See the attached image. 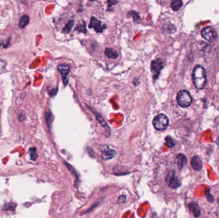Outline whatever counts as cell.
<instances>
[{"instance_id":"obj_16","label":"cell","mask_w":219,"mask_h":218,"mask_svg":"<svg viewBox=\"0 0 219 218\" xmlns=\"http://www.w3.org/2000/svg\"><path fill=\"white\" fill-rule=\"evenodd\" d=\"M29 20L30 19L28 15H23L20 19V22H19V27H20L21 29H23V28H24L28 24V23H29Z\"/></svg>"},{"instance_id":"obj_5","label":"cell","mask_w":219,"mask_h":218,"mask_svg":"<svg viewBox=\"0 0 219 218\" xmlns=\"http://www.w3.org/2000/svg\"><path fill=\"white\" fill-rule=\"evenodd\" d=\"M164 67V63L160 58L153 60L151 65V71L154 79H156L160 74V71Z\"/></svg>"},{"instance_id":"obj_23","label":"cell","mask_w":219,"mask_h":218,"mask_svg":"<svg viewBox=\"0 0 219 218\" xmlns=\"http://www.w3.org/2000/svg\"><path fill=\"white\" fill-rule=\"evenodd\" d=\"M126 196L125 195H122V196H120L117 202H118L119 203H125L126 202Z\"/></svg>"},{"instance_id":"obj_8","label":"cell","mask_w":219,"mask_h":218,"mask_svg":"<svg viewBox=\"0 0 219 218\" xmlns=\"http://www.w3.org/2000/svg\"><path fill=\"white\" fill-rule=\"evenodd\" d=\"M58 69L62 75L63 82L66 86L67 84L68 83V79H67V76H68V74L70 72L71 67H69V65L67 64H60L58 66Z\"/></svg>"},{"instance_id":"obj_6","label":"cell","mask_w":219,"mask_h":218,"mask_svg":"<svg viewBox=\"0 0 219 218\" xmlns=\"http://www.w3.org/2000/svg\"><path fill=\"white\" fill-rule=\"evenodd\" d=\"M201 35L206 41L208 42L213 41L218 36L217 32L212 26H207L203 28L201 31Z\"/></svg>"},{"instance_id":"obj_9","label":"cell","mask_w":219,"mask_h":218,"mask_svg":"<svg viewBox=\"0 0 219 218\" xmlns=\"http://www.w3.org/2000/svg\"><path fill=\"white\" fill-rule=\"evenodd\" d=\"M117 155L116 150L110 148L108 147L105 146L103 147L101 152V157L103 160H109L113 158Z\"/></svg>"},{"instance_id":"obj_18","label":"cell","mask_w":219,"mask_h":218,"mask_svg":"<svg viewBox=\"0 0 219 218\" xmlns=\"http://www.w3.org/2000/svg\"><path fill=\"white\" fill-rule=\"evenodd\" d=\"M176 145V142L174 140V139L170 136H167L165 138V145L168 147L169 148H173Z\"/></svg>"},{"instance_id":"obj_10","label":"cell","mask_w":219,"mask_h":218,"mask_svg":"<svg viewBox=\"0 0 219 218\" xmlns=\"http://www.w3.org/2000/svg\"><path fill=\"white\" fill-rule=\"evenodd\" d=\"M188 209L195 217H199L201 216V211L198 203L195 202H192L188 204Z\"/></svg>"},{"instance_id":"obj_22","label":"cell","mask_w":219,"mask_h":218,"mask_svg":"<svg viewBox=\"0 0 219 218\" xmlns=\"http://www.w3.org/2000/svg\"><path fill=\"white\" fill-rule=\"evenodd\" d=\"M107 3L108 4V11H111L113 6L118 3V1L117 0H108Z\"/></svg>"},{"instance_id":"obj_11","label":"cell","mask_w":219,"mask_h":218,"mask_svg":"<svg viewBox=\"0 0 219 218\" xmlns=\"http://www.w3.org/2000/svg\"><path fill=\"white\" fill-rule=\"evenodd\" d=\"M176 164L179 169H182L187 164V158L184 154L180 153L177 155L175 159Z\"/></svg>"},{"instance_id":"obj_14","label":"cell","mask_w":219,"mask_h":218,"mask_svg":"<svg viewBox=\"0 0 219 218\" xmlns=\"http://www.w3.org/2000/svg\"><path fill=\"white\" fill-rule=\"evenodd\" d=\"M76 31H78L80 33H87V28H86V22L83 20H81L76 26L75 29Z\"/></svg>"},{"instance_id":"obj_1","label":"cell","mask_w":219,"mask_h":218,"mask_svg":"<svg viewBox=\"0 0 219 218\" xmlns=\"http://www.w3.org/2000/svg\"><path fill=\"white\" fill-rule=\"evenodd\" d=\"M192 79L197 90H202L205 87L207 83L206 74L202 66L197 65L194 67L192 73Z\"/></svg>"},{"instance_id":"obj_2","label":"cell","mask_w":219,"mask_h":218,"mask_svg":"<svg viewBox=\"0 0 219 218\" xmlns=\"http://www.w3.org/2000/svg\"><path fill=\"white\" fill-rule=\"evenodd\" d=\"M177 102L182 108H188L192 104V97L190 92L186 90H180L177 95Z\"/></svg>"},{"instance_id":"obj_13","label":"cell","mask_w":219,"mask_h":218,"mask_svg":"<svg viewBox=\"0 0 219 218\" xmlns=\"http://www.w3.org/2000/svg\"><path fill=\"white\" fill-rule=\"evenodd\" d=\"M104 54H105L107 57L111 59L117 58L119 56L118 53L112 48H107L105 51H104Z\"/></svg>"},{"instance_id":"obj_17","label":"cell","mask_w":219,"mask_h":218,"mask_svg":"<svg viewBox=\"0 0 219 218\" xmlns=\"http://www.w3.org/2000/svg\"><path fill=\"white\" fill-rule=\"evenodd\" d=\"M74 24V20L69 21L68 22V23L65 24V27L63 28V30H62L63 33H69L71 32V30H72V28H73Z\"/></svg>"},{"instance_id":"obj_12","label":"cell","mask_w":219,"mask_h":218,"mask_svg":"<svg viewBox=\"0 0 219 218\" xmlns=\"http://www.w3.org/2000/svg\"><path fill=\"white\" fill-rule=\"evenodd\" d=\"M190 165L195 171H201L203 166L202 160L198 156H194L192 157Z\"/></svg>"},{"instance_id":"obj_25","label":"cell","mask_w":219,"mask_h":218,"mask_svg":"<svg viewBox=\"0 0 219 218\" xmlns=\"http://www.w3.org/2000/svg\"><path fill=\"white\" fill-rule=\"evenodd\" d=\"M218 202H219V198H218Z\"/></svg>"},{"instance_id":"obj_21","label":"cell","mask_w":219,"mask_h":218,"mask_svg":"<svg viewBox=\"0 0 219 218\" xmlns=\"http://www.w3.org/2000/svg\"><path fill=\"white\" fill-rule=\"evenodd\" d=\"M30 157H31V159L32 160H35L37 157V150L35 147H33V148H30Z\"/></svg>"},{"instance_id":"obj_7","label":"cell","mask_w":219,"mask_h":218,"mask_svg":"<svg viewBox=\"0 0 219 218\" xmlns=\"http://www.w3.org/2000/svg\"><path fill=\"white\" fill-rule=\"evenodd\" d=\"M89 28H94V30L97 33H103V31L107 29V25L102 23V22L94 17H92L90 23L89 24Z\"/></svg>"},{"instance_id":"obj_19","label":"cell","mask_w":219,"mask_h":218,"mask_svg":"<svg viewBox=\"0 0 219 218\" xmlns=\"http://www.w3.org/2000/svg\"><path fill=\"white\" fill-rule=\"evenodd\" d=\"M128 15H131L133 18V20H134V21L136 22V23L139 22L140 21V19H141L138 13L137 12L135 11H131L129 12Z\"/></svg>"},{"instance_id":"obj_4","label":"cell","mask_w":219,"mask_h":218,"mask_svg":"<svg viewBox=\"0 0 219 218\" xmlns=\"http://www.w3.org/2000/svg\"><path fill=\"white\" fill-rule=\"evenodd\" d=\"M166 182L169 187L174 189L179 187L182 185L181 181L176 176V172L173 169L168 172L166 177Z\"/></svg>"},{"instance_id":"obj_3","label":"cell","mask_w":219,"mask_h":218,"mask_svg":"<svg viewBox=\"0 0 219 218\" xmlns=\"http://www.w3.org/2000/svg\"><path fill=\"white\" fill-rule=\"evenodd\" d=\"M153 124L156 130H164L169 126V120L165 115L159 114L154 118Z\"/></svg>"},{"instance_id":"obj_15","label":"cell","mask_w":219,"mask_h":218,"mask_svg":"<svg viewBox=\"0 0 219 218\" xmlns=\"http://www.w3.org/2000/svg\"><path fill=\"white\" fill-rule=\"evenodd\" d=\"M182 0H172L170 3V7L175 12L177 11L183 6Z\"/></svg>"},{"instance_id":"obj_24","label":"cell","mask_w":219,"mask_h":218,"mask_svg":"<svg viewBox=\"0 0 219 218\" xmlns=\"http://www.w3.org/2000/svg\"><path fill=\"white\" fill-rule=\"evenodd\" d=\"M90 2H94V1H96V0H90Z\"/></svg>"},{"instance_id":"obj_20","label":"cell","mask_w":219,"mask_h":218,"mask_svg":"<svg viewBox=\"0 0 219 218\" xmlns=\"http://www.w3.org/2000/svg\"><path fill=\"white\" fill-rule=\"evenodd\" d=\"M205 196H206V198L207 199V200L209 202V203H213L214 201H215V198H214V196L212 194V193H210V188L208 189V191H206V193H205Z\"/></svg>"}]
</instances>
